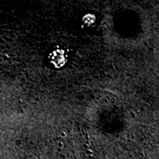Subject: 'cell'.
Segmentation results:
<instances>
[{
	"instance_id": "obj_1",
	"label": "cell",
	"mask_w": 159,
	"mask_h": 159,
	"mask_svg": "<svg viewBox=\"0 0 159 159\" xmlns=\"http://www.w3.org/2000/svg\"><path fill=\"white\" fill-rule=\"evenodd\" d=\"M50 62L57 68L63 66L66 62V57L64 54V52L61 49H57L49 55Z\"/></svg>"
}]
</instances>
